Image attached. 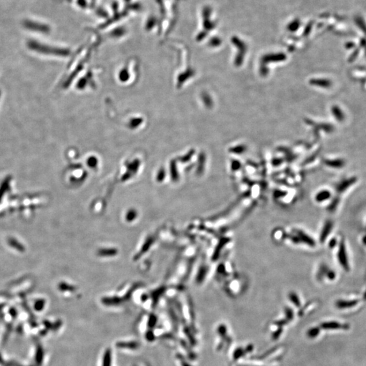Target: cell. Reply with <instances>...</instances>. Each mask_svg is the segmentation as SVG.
I'll return each mask as SVG.
<instances>
[{
    "label": "cell",
    "mask_w": 366,
    "mask_h": 366,
    "mask_svg": "<svg viewBox=\"0 0 366 366\" xmlns=\"http://www.w3.org/2000/svg\"><path fill=\"white\" fill-rule=\"evenodd\" d=\"M322 328L325 330H348L350 328V326L348 324H342L338 322H330L322 324Z\"/></svg>",
    "instance_id": "cell-1"
},
{
    "label": "cell",
    "mask_w": 366,
    "mask_h": 366,
    "mask_svg": "<svg viewBox=\"0 0 366 366\" xmlns=\"http://www.w3.org/2000/svg\"><path fill=\"white\" fill-rule=\"evenodd\" d=\"M338 257V260H339L340 262V264H341V266H342V267L346 270H348L349 266H348L347 255H346L345 246H344V244L343 242L341 243V244L340 245Z\"/></svg>",
    "instance_id": "cell-2"
},
{
    "label": "cell",
    "mask_w": 366,
    "mask_h": 366,
    "mask_svg": "<svg viewBox=\"0 0 366 366\" xmlns=\"http://www.w3.org/2000/svg\"><path fill=\"white\" fill-rule=\"evenodd\" d=\"M358 300H338L336 302V306L338 308L344 309H349L351 307L355 306L358 303Z\"/></svg>",
    "instance_id": "cell-3"
},
{
    "label": "cell",
    "mask_w": 366,
    "mask_h": 366,
    "mask_svg": "<svg viewBox=\"0 0 366 366\" xmlns=\"http://www.w3.org/2000/svg\"><path fill=\"white\" fill-rule=\"evenodd\" d=\"M331 194L328 191L324 190L319 191L315 196V199L317 202H322L328 200L330 197Z\"/></svg>",
    "instance_id": "cell-4"
},
{
    "label": "cell",
    "mask_w": 366,
    "mask_h": 366,
    "mask_svg": "<svg viewBox=\"0 0 366 366\" xmlns=\"http://www.w3.org/2000/svg\"><path fill=\"white\" fill-rule=\"evenodd\" d=\"M332 223L331 222H327L325 225L324 229H323L322 234H321V241L324 242V241L327 238L329 233H330V231L332 230Z\"/></svg>",
    "instance_id": "cell-5"
},
{
    "label": "cell",
    "mask_w": 366,
    "mask_h": 366,
    "mask_svg": "<svg viewBox=\"0 0 366 366\" xmlns=\"http://www.w3.org/2000/svg\"><path fill=\"white\" fill-rule=\"evenodd\" d=\"M355 180L354 178H351L348 180L344 181V182L341 183V184L339 185V186H338V190H339L340 191H343L346 189V188H347L350 185H351L352 184H353V183L355 182Z\"/></svg>",
    "instance_id": "cell-6"
},
{
    "label": "cell",
    "mask_w": 366,
    "mask_h": 366,
    "mask_svg": "<svg viewBox=\"0 0 366 366\" xmlns=\"http://www.w3.org/2000/svg\"><path fill=\"white\" fill-rule=\"evenodd\" d=\"M311 83H314V85H319V86H321V87H328L330 85V81L324 80V79H321V80H313V81H311Z\"/></svg>",
    "instance_id": "cell-7"
},
{
    "label": "cell",
    "mask_w": 366,
    "mask_h": 366,
    "mask_svg": "<svg viewBox=\"0 0 366 366\" xmlns=\"http://www.w3.org/2000/svg\"><path fill=\"white\" fill-rule=\"evenodd\" d=\"M319 332V330L318 328H313L311 329V330H310V331H309L308 335L310 336V337H315V336H317V335H318Z\"/></svg>",
    "instance_id": "cell-8"
},
{
    "label": "cell",
    "mask_w": 366,
    "mask_h": 366,
    "mask_svg": "<svg viewBox=\"0 0 366 366\" xmlns=\"http://www.w3.org/2000/svg\"><path fill=\"white\" fill-rule=\"evenodd\" d=\"M328 164H329V165H330V166H331V165H332V166H334V167H341V166H342V165H343V163H342V161H330V163H328Z\"/></svg>",
    "instance_id": "cell-9"
}]
</instances>
